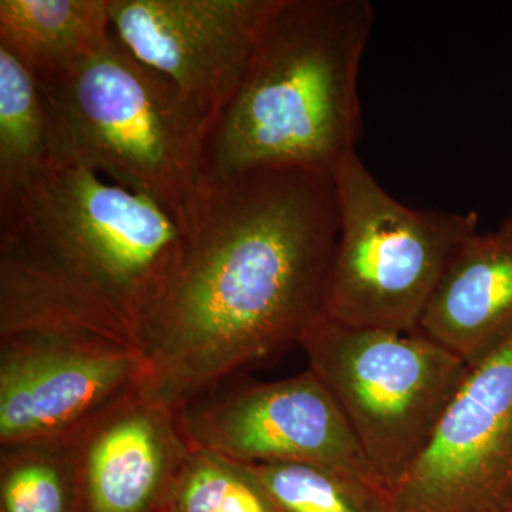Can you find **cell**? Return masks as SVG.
<instances>
[{"label": "cell", "instance_id": "cell-2", "mask_svg": "<svg viewBox=\"0 0 512 512\" xmlns=\"http://www.w3.org/2000/svg\"><path fill=\"white\" fill-rule=\"evenodd\" d=\"M180 227L150 198L50 164L0 197V339L97 336L136 348Z\"/></svg>", "mask_w": 512, "mask_h": 512}, {"label": "cell", "instance_id": "cell-4", "mask_svg": "<svg viewBox=\"0 0 512 512\" xmlns=\"http://www.w3.org/2000/svg\"><path fill=\"white\" fill-rule=\"evenodd\" d=\"M37 84L52 164L86 168L183 222L200 188L211 124L167 77L111 30L94 55Z\"/></svg>", "mask_w": 512, "mask_h": 512}, {"label": "cell", "instance_id": "cell-13", "mask_svg": "<svg viewBox=\"0 0 512 512\" xmlns=\"http://www.w3.org/2000/svg\"><path fill=\"white\" fill-rule=\"evenodd\" d=\"M110 35L109 0H0V47L37 83L73 69Z\"/></svg>", "mask_w": 512, "mask_h": 512}, {"label": "cell", "instance_id": "cell-1", "mask_svg": "<svg viewBox=\"0 0 512 512\" xmlns=\"http://www.w3.org/2000/svg\"><path fill=\"white\" fill-rule=\"evenodd\" d=\"M170 274L136 332L140 389L178 410L325 316L339 237L333 174L259 168L201 181Z\"/></svg>", "mask_w": 512, "mask_h": 512}, {"label": "cell", "instance_id": "cell-16", "mask_svg": "<svg viewBox=\"0 0 512 512\" xmlns=\"http://www.w3.org/2000/svg\"><path fill=\"white\" fill-rule=\"evenodd\" d=\"M245 467L278 512H392L389 495L335 468L311 463Z\"/></svg>", "mask_w": 512, "mask_h": 512}, {"label": "cell", "instance_id": "cell-15", "mask_svg": "<svg viewBox=\"0 0 512 512\" xmlns=\"http://www.w3.org/2000/svg\"><path fill=\"white\" fill-rule=\"evenodd\" d=\"M0 500L2 512H74L70 436L0 446Z\"/></svg>", "mask_w": 512, "mask_h": 512}, {"label": "cell", "instance_id": "cell-14", "mask_svg": "<svg viewBox=\"0 0 512 512\" xmlns=\"http://www.w3.org/2000/svg\"><path fill=\"white\" fill-rule=\"evenodd\" d=\"M52 164L45 103L35 76L0 47V197Z\"/></svg>", "mask_w": 512, "mask_h": 512}, {"label": "cell", "instance_id": "cell-3", "mask_svg": "<svg viewBox=\"0 0 512 512\" xmlns=\"http://www.w3.org/2000/svg\"><path fill=\"white\" fill-rule=\"evenodd\" d=\"M367 0H278L237 92L208 133L201 181L259 168L335 173L362 134Z\"/></svg>", "mask_w": 512, "mask_h": 512}, {"label": "cell", "instance_id": "cell-5", "mask_svg": "<svg viewBox=\"0 0 512 512\" xmlns=\"http://www.w3.org/2000/svg\"><path fill=\"white\" fill-rule=\"evenodd\" d=\"M339 237L325 316L350 328L414 333L477 212L417 210L392 197L356 154L333 173Z\"/></svg>", "mask_w": 512, "mask_h": 512}, {"label": "cell", "instance_id": "cell-11", "mask_svg": "<svg viewBox=\"0 0 512 512\" xmlns=\"http://www.w3.org/2000/svg\"><path fill=\"white\" fill-rule=\"evenodd\" d=\"M70 441L74 512H163L192 451L178 410L140 386L97 413Z\"/></svg>", "mask_w": 512, "mask_h": 512}, {"label": "cell", "instance_id": "cell-10", "mask_svg": "<svg viewBox=\"0 0 512 512\" xmlns=\"http://www.w3.org/2000/svg\"><path fill=\"white\" fill-rule=\"evenodd\" d=\"M143 379L133 346L97 336L0 339V446L62 439Z\"/></svg>", "mask_w": 512, "mask_h": 512}, {"label": "cell", "instance_id": "cell-8", "mask_svg": "<svg viewBox=\"0 0 512 512\" xmlns=\"http://www.w3.org/2000/svg\"><path fill=\"white\" fill-rule=\"evenodd\" d=\"M512 510V338L471 366L392 512Z\"/></svg>", "mask_w": 512, "mask_h": 512}, {"label": "cell", "instance_id": "cell-7", "mask_svg": "<svg viewBox=\"0 0 512 512\" xmlns=\"http://www.w3.org/2000/svg\"><path fill=\"white\" fill-rule=\"evenodd\" d=\"M178 417L197 450L244 466L319 464L390 497L345 414L309 369L212 399L205 394L178 409Z\"/></svg>", "mask_w": 512, "mask_h": 512}, {"label": "cell", "instance_id": "cell-18", "mask_svg": "<svg viewBox=\"0 0 512 512\" xmlns=\"http://www.w3.org/2000/svg\"><path fill=\"white\" fill-rule=\"evenodd\" d=\"M507 512H512V510L511 511H507Z\"/></svg>", "mask_w": 512, "mask_h": 512}, {"label": "cell", "instance_id": "cell-12", "mask_svg": "<svg viewBox=\"0 0 512 512\" xmlns=\"http://www.w3.org/2000/svg\"><path fill=\"white\" fill-rule=\"evenodd\" d=\"M416 332L468 367L512 338V214L458 248Z\"/></svg>", "mask_w": 512, "mask_h": 512}, {"label": "cell", "instance_id": "cell-17", "mask_svg": "<svg viewBox=\"0 0 512 512\" xmlns=\"http://www.w3.org/2000/svg\"><path fill=\"white\" fill-rule=\"evenodd\" d=\"M163 512H278L242 464L192 448Z\"/></svg>", "mask_w": 512, "mask_h": 512}, {"label": "cell", "instance_id": "cell-9", "mask_svg": "<svg viewBox=\"0 0 512 512\" xmlns=\"http://www.w3.org/2000/svg\"><path fill=\"white\" fill-rule=\"evenodd\" d=\"M278 0H109L111 30L211 127L237 92Z\"/></svg>", "mask_w": 512, "mask_h": 512}, {"label": "cell", "instance_id": "cell-6", "mask_svg": "<svg viewBox=\"0 0 512 512\" xmlns=\"http://www.w3.org/2000/svg\"><path fill=\"white\" fill-rule=\"evenodd\" d=\"M299 346L392 495L426 450L470 367L420 333L350 328L326 316Z\"/></svg>", "mask_w": 512, "mask_h": 512}]
</instances>
